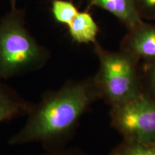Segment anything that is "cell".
I'll use <instances>...</instances> for the list:
<instances>
[{"instance_id": "obj_1", "label": "cell", "mask_w": 155, "mask_h": 155, "mask_svg": "<svg viewBox=\"0 0 155 155\" xmlns=\"http://www.w3.org/2000/svg\"><path fill=\"white\" fill-rule=\"evenodd\" d=\"M100 98L94 77L69 81L58 90L43 93L32 104L24 127L9 139V144L40 142L48 152L63 150L81 118Z\"/></svg>"}, {"instance_id": "obj_2", "label": "cell", "mask_w": 155, "mask_h": 155, "mask_svg": "<svg viewBox=\"0 0 155 155\" xmlns=\"http://www.w3.org/2000/svg\"><path fill=\"white\" fill-rule=\"evenodd\" d=\"M25 12L12 4L0 19V79L7 80L42 69L50 53L29 32Z\"/></svg>"}, {"instance_id": "obj_3", "label": "cell", "mask_w": 155, "mask_h": 155, "mask_svg": "<svg viewBox=\"0 0 155 155\" xmlns=\"http://www.w3.org/2000/svg\"><path fill=\"white\" fill-rule=\"evenodd\" d=\"M94 45L99 68L94 78L101 98L114 106L143 91L138 72L139 60L123 50L111 52L98 42Z\"/></svg>"}, {"instance_id": "obj_4", "label": "cell", "mask_w": 155, "mask_h": 155, "mask_svg": "<svg viewBox=\"0 0 155 155\" xmlns=\"http://www.w3.org/2000/svg\"><path fill=\"white\" fill-rule=\"evenodd\" d=\"M113 127L124 140L155 143V98L144 91L123 104L111 106Z\"/></svg>"}, {"instance_id": "obj_5", "label": "cell", "mask_w": 155, "mask_h": 155, "mask_svg": "<svg viewBox=\"0 0 155 155\" xmlns=\"http://www.w3.org/2000/svg\"><path fill=\"white\" fill-rule=\"evenodd\" d=\"M121 50L137 60L155 59V26L143 22L129 30L121 45Z\"/></svg>"}, {"instance_id": "obj_6", "label": "cell", "mask_w": 155, "mask_h": 155, "mask_svg": "<svg viewBox=\"0 0 155 155\" xmlns=\"http://www.w3.org/2000/svg\"><path fill=\"white\" fill-rule=\"evenodd\" d=\"M32 103L0 79V124L28 115Z\"/></svg>"}, {"instance_id": "obj_7", "label": "cell", "mask_w": 155, "mask_h": 155, "mask_svg": "<svg viewBox=\"0 0 155 155\" xmlns=\"http://www.w3.org/2000/svg\"><path fill=\"white\" fill-rule=\"evenodd\" d=\"M90 7H97L108 12L124 24L129 30L142 23L135 0H88Z\"/></svg>"}, {"instance_id": "obj_8", "label": "cell", "mask_w": 155, "mask_h": 155, "mask_svg": "<svg viewBox=\"0 0 155 155\" xmlns=\"http://www.w3.org/2000/svg\"><path fill=\"white\" fill-rule=\"evenodd\" d=\"M67 27L73 42L78 44L97 42L99 28L92 15L87 11L79 12Z\"/></svg>"}, {"instance_id": "obj_9", "label": "cell", "mask_w": 155, "mask_h": 155, "mask_svg": "<svg viewBox=\"0 0 155 155\" xmlns=\"http://www.w3.org/2000/svg\"><path fill=\"white\" fill-rule=\"evenodd\" d=\"M51 11L56 22L66 26L79 12L73 2L68 0H53Z\"/></svg>"}, {"instance_id": "obj_10", "label": "cell", "mask_w": 155, "mask_h": 155, "mask_svg": "<svg viewBox=\"0 0 155 155\" xmlns=\"http://www.w3.org/2000/svg\"><path fill=\"white\" fill-rule=\"evenodd\" d=\"M109 155H155V143L123 140Z\"/></svg>"}, {"instance_id": "obj_11", "label": "cell", "mask_w": 155, "mask_h": 155, "mask_svg": "<svg viewBox=\"0 0 155 155\" xmlns=\"http://www.w3.org/2000/svg\"><path fill=\"white\" fill-rule=\"evenodd\" d=\"M135 3L142 19H155V0H135Z\"/></svg>"}, {"instance_id": "obj_12", "label": "cell", "mask_w": 155, "mask_h": 155, "mask_svg": "<svg viewBox=\"0 0 155 155\" xmlns=\"http://www.w3.org/2000/svg\"><path fill=\"white\" fill-rule=\"evenodd\" d=\"M144 71L147 85L153 94L152 96L155 98V59L146 61Z\"/></svg>"}, {"instance_id": "obj_13", "label": "cell", "mask_w": 155, "mask_h": 155, "mask_svg": "<svg viewBox=\"0 0 155 155\" xmlns=\"http://www.w3.org/2000/svg\"><path fill=\"white\" fill-rule=\"evenodd\" d=\"M43 155H83L79 152L76 151H59V152H48V154Z\"/></svg>"}, {"instance_id": "obj_14", "label": "cell", "mask_w": 155, "mask_h": 155, "mask_svg": "<svg viewBox=\"0 0 155 155\" xmlns=\"http://www.w3.org/2000/svg\"><path fill=\"white\" fill-rule=\"evenodd\" d=\"M17 1V0H10L12 4H16Z\"/></svg>"}]
</instances>
